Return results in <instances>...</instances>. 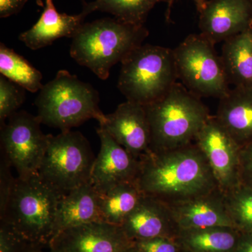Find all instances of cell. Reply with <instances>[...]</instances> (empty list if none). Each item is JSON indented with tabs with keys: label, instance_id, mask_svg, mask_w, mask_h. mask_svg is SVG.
Returning a JSON list of instances; mask_svg holds the SVG:
<instances>
[{
	"label": "cell",
	"instance_id": "cell-1",
	"mask_svg": "<svg viewBox=\"0 0 252 252\" xmlns=\"http://www.w3.org/2000/svg\"><path fill=\"white\" fill-rule=\"evenodd\" d=\"M137 184L144 195L171 205L218 189L210 165L195 143L152 152L140 160Z\"/></svg>",
	"mask_w": 252,
	"mask_h": 252
},
{
	"label": "cell",
	"instance_id": "cell-2",
	"mask_svg": "<svg viewBox=\"0 0 252 252\" xmlns=\"http://www.w3.org/2000/svg\"><path fill=\"white\" fill-rule=\"evenodd\" d=\"M144 26L105 18L84 23L73 36L70 56L102 80L114 64L122 63L149 36Z\"/></svg>",
	"mask_w": 252,
	"mask_h": 252
},
{
	"label": "cell",
	"instance_id": "cell-3",
	"mask_svg": "<svg viewBox=\"0 0 252 252\" xmlns=\"http://www.w3.org/2000/svg\"><path fill=\"white\" fill-rule=\"evenodd\" d=\"M144 107L150 125L151 149L154 153L193 143L212 117L200 97L177 82L160 98Z\"/></svg>",
	"mask_w": 252,
	"mask_h": 252
},
{
	"label": "cell",
	"instance_id": "cell-4",
	"mask_svg": "<svg viewBox=\"0 0 252 252\" xmlns=\"http://www.w3.org/2000/svg\"><path fill=\"white\" fill-rule=\"evenodd\" d=\"M64 194L46 183L39 174L18 177L0 221L11 225L28 241L49 246L58 206Z\"/></svg>",
	"mask_w": 252,
	"mask_h": 252
},
{
	"label": "cell",
	"instance_id": "cell-5",
	"mask_svg": "<svg viewBox=\"0 0 252 252\" xmlns=\"http://www.w3.org/2000/svg\"><path fill=\"white\" fill-rule=\"evenodd\" d=\"M35 104L41 124L61 132L71 130L91 119H96L99 125L106 119L99 107L97 91L64 69L43 86Z\"/></svg>",
	"mask_w": 252,
	"mask_h": 252
},
{
	"label": "cell",
	"instance_id": "cell-6",
	"mask_svg": "<svg viewBox=\"0 0 252 252\" xmlns=\"http://www.w3.org/2000/svg\"><path fill=\"white\" fill-rule=\"evenodd\" d=\"M118 88L127 100L148 105L160 98L177 82L173 50L145 44L121 63Z\"/></svg>",
	"mask_w": 252,
	"mask_h": 252
},
{
	"label": "cell",
	"instance_id": "cell-7",
	"mask_svg": "<svg viewBox=\"0 0 252 252\" xmlns=\"http://www.w3.org/2000/svg\"><path fill=\"white\" fill-rule=\"evenodd\" d=\"M95 158L80 132L63 131L49 135L47 148L38 174L63 193L91 182Z\"/></svg>",
	"mask_w": 252,
	"mask_h": 252
},
{
	"label": "cell",
	"instance_id": "cell-8",
	"mask_svg": "<svg viewBox=\"0 0 252 252\" xmlns=\"http://www.w3.org/2000/svg\"><path fill=\"white\" fill-rule=\"evenodd\" d=\"M173 52L177 77L190 92L220 99L228 94L230 84L220 56L200 33L187 36Z\"/></svg>",
	"mask_w": 252,
	"mask_h": 252
},
{
	"label": "cell",
	"instance_id": "cell-9",
	"mask_svg": "<svg viewBox=\"0 0 252 252\" xmlns=\"http://www.w3.org/2000/svg\"><path fill=\"white\" fill-rule=\"evenodd\" d=\"M39 118L21 111L1 125V153L26 178L38 174L47 148L49 135L41 130Z\"/></svg>",
	"mask_w": 252,
	"mask_h": 252
},
{
	"label": "cell",
	"instance_id": "cell-10",
	"mask_svg": "<svg viewBox=\"0 0 252 252\" xmlns=\"http://www.w3.org/2000/svg\"><path fill=\"white\" fill-rule=\"evenodd\" d=\"M194 143L206 157L218 188L223 193L240 185V147L215 116L203 126Z\"/></svg>",
	"mask_w": 252,
	"mask_h": 252
},
{
	"label": "cell",
	"instance_id": "cell-11",
	"mask_svg": "<svg viewBox=\"0 0 252 252\" xmlns=\"http://www.w3.org/2000/svg\"><path fill=\"white\" fill-rule=\"evenodd\" d=\"M101 142L100 151L95 158L91 183L99 194L109 191L126 182H137L141 162L118 144L103 127L97 130Z\"/></svg>",
	"mask_w": 252,
	"mask_h": 252
},
{
	"label": "cell",
	"instance_id": "cell-12",
	"mask_svg": "<svg viewBox=\"0 0 252 252\" xmlns=\"http://www.w3.org/2000/svg\"><path fill=\"white\" fill-rule=\"evenodd\" d=\"M132 246L122 226L100 220L68 228L49 245L63 252H123Z\"/></svg>",
	"mask_w": 252,
	"mask_h": 252
},
{
	"label": "cell",
	"instance_id": "cell-13",
	"mask_svg": "<svg viewBox=\"0 0 252 252\" xmlns=\"http://www.w3.org/2000/svg\"><path fill=\"white\" fill-rule=\"evenodd\" d=\"M99 126L138 160L152 153L150 125L142 104L128 100L119 104Z\"/></svg>",
	"mask_w": 252,
	"mask_h": 252
},
{
	"label": "cell",
	"instance_id": "cell-14",
	"mask_svg": "<svg viewBox=\"0 0 252 252\" xmlns=\"http://www.w3.org/2000/svg\"><path fill=\"white\" fill-rule=\"evenodd\" d=\"M198 13L200 34L214 45L252 27V0H209Z\"/></svg>",
	"mask_w": 252,
	"mask_h": 252
},
{
	"label": "cell",
	"instance_id": "cell-15",
	"mask_svg": "<svg viewBox=\"0 0 252 252\" xmlns=\"http://www.w3.org/2000/svg\"><path fill=\"white\" fill-rule=\"evenodd\" d=\"M122 228L132 243L158 237L176 238L180 230L170 206L146 195L126 219Z\"/></svg>",
	"mask_w": 252,
	"mask_h": 252
},
{
	"label": "cell",
	"instance_id": "cell-16",
	"mask_svg": "<svg viewBox=\"0 0 252 252\" xmlns=\"http://www.w3.org/2000/svg\"><path fill=\"white\" fill-rule=\"evenodd\" d=\"M180 230L233 227L224 194L220 189L195 198L168 205Z\"/></svg>",
	"mask_w": 252,
	"mask_h": 252
},
{
	"label": "cell",
	"instance_id": "cell-17",
	"mask_svg": "<svg viewBox=\"0 0 252 252\" xmlns=\"http://www.w3.org/2000/svg\"><path fill=\"white\" fill-rule=\"evenodd\" d=\"M46 6L37 22L28 31L21 33L19 39L32 50L51 45L60 38H73L84 24L87 12L80 14H61L55 7L53 0H45Z\"/></svg>",
	"mask_w": 252,
	"mask_h": 252
},
{
	"label": "cell",
	"instance_id": "cell-18",
	"mask_svg": "<svg viewBox=\"0 0 252 252\" xmlns=\"http://www.w3.org/2000/svg\"><path fill=\"white\" fill-rule=\"evenodd\" d=\"M215 117L240 148L252 144V86L230 89Z\"/></svg>",
	"mask_w": 252,
	"mask_h": 252
},
{
	"label": "cell",
	"instance_id": "cell-19",
	"mask_svg": "<svg viewBox=\"0 0 252 252\" xmlns=\"http://www.w3.org/2000/svg\"><path fill=\"white\" fill-rule=\"evenodd\" d=\"M98 196L91 182L64 193L58 206L52 240L68 228L91 222L102 221Z\"/></svg>",
	"mask_w": 252,
	"mask_h": 252
},
{
	"label": "cell",
	"instance_id": "cell-20",
	"mask_svg": "<svg viewBox=\"0 0 252 252\" xmlns=\"http://www.w3.org/2000/svg\"><path fill=\"white\" fill-rule=\"evenodd\" d=\"M220 56L230 85L252 86V27L223 41Z\"/></svg>",
	"mask_w": 252,
	"mask_h": 252
},
{
	"label": "cell",
	"instance_id": "cell-21",
	"mask_svg": "<svg viewBox=\"0 0 252 252\" xmlns=\"http://www.w3.org/2000/svg\"><path fill=\"white\" fill-rule=\"evenodd\" d=\"M240 233L233 227L180 230L176 240L190 252H235Z\"/></svg>",
	"mask_w": 252,
	"mask_h": 252
},
{
	"label": "cell",
	"instance_id": "cell-22",
	"mask_svg": "<svg viewBox=\"0 0 252 252\" xmlns=\"http://www.w3.org/2000/svg\"><path fill=\"white\" fill-rule=\"evenodd\" d=\"M143 195L136 182L120 184L107 193L99 194L101 220L122 226Z\"/></svg>",
	"mask_w": 252,
	"mask_h": 252
},
{
	"label": "cell",
	"instance_id": "cell-23",
	"mask_svg": "<svg viewBox=\"0 0 252 252\" xmlns=\"http://www.w3.org/2000/svg\"><path fill=\"white\" fill-rule=\"evenodd\" d=\"M168 0H94L83 2L84 11L90 14L94 11L108 13L119 21L144 26L147 16L152 9L160 2Z\"/></svg>",
	"mask_w": 252,
	"mask_h": 252
},
{
	"label": "cell",
	"instance_id": "cell-24",
	"mask_svg": "<svg viewBox=\"0 0 252 252\" xmlns=\"http://www.w3.org/2000/svg\"><path fill=\"white\" fill-rule=\"evenodd\" d=\"M0 72L3 77L31 93L40 91L44 86L41 73L3 43L0 45Z\"/></svg>",
	"mask_w": 252,
	"mask_h": 252
},
{
	"label": "cell",
	"instance_id": "cell-25",
	"mask_svg": "<svg viewBox=\"0 0 252 252\" xmlns=\"http://www.w3.org/2000/svg\"><path fill=\"white\" fill-rule=\"evenodd\" d=\"M223 194L235 228L240 233H252V189L240 184Z\"/></svg>",
	"mask_w": 252,
	"mask_h": 252
},
{
	"label": "cell",
	"instance_id": "cell-26",
	"mask_svg": "<svg viewBox=\"0 0 252 252\" xmlns=\"http://www.w3.org/2000/svg\"><path fill=\"white\" fill-rule=\"evenodd\" d=\"M25 89L9 80L0 77V122L1 124L9 119L26 99Z\"/></svg>",
	"mask_w": 252,
	"mask_h": 252
},
{
	"label": "cell",
	"instance_id": "cell-27",
	"mask_svg": "<svg viewBox=\"0 0 252 252\" xmlns=\"http://www.w3.org/2000/svg\"><path fill=\"white\" fill-rule=\"evenodd\" d=\"M32 244L8 223L0 221V252H23Z\"/></svg>",
	"mask_w": 252,
	"mask_h": 252
},
{
	"label": "cell",
	"instance_id": "cell-28",
	"mask_svg": "<svg viewBox=\"0 0 252 252\" xmlns=\"http://www.w3.org/2000/svg\"><path fill=\"white\" fill-rule=\"evenodd\" d=\"M133 247L140 252H182L183 250L176 238L167 237L137 240L133 242Z\"/></svg>",
	"mask_w": 252,
	"mask_h": 252
},
{
	"label": "cell",
	"instance_id": "cell-29",
	"mask_svg": "<svg viewBox=\"0 0 252 252\" xmlns=\"http://www.w3.org/2000/svg\"><path fill=\"white\" fill-rule=\"evenodd\" d=\"M12 165L4 154L1 153L0 160V217L4 215L10 195L12 191L15 180L11 174Z\"/></svg>",
	"mask_w": 252,
	"mask_h": 252
},
{
	"label": "cell",
	"instance_id": "cell-30",
	"mask_svg": "<svg viewBox=\"0 0 252 252\" xmlns=\"http://www.w3.org/2000/svg\"><path fill=\"white\" fill-rule=\"evenodd\" d=\"M240 184L252 189V144L240 150Z\"/></svg>",
	"mask_w": 252,
	"mask_h": 252
},
{
	"label": "cell",
	"instance_id": "cell-31",
	"mask_svg": "<svg viewBox=\"0 0 252 252\" xmlns=\"http://www.w3.org/2000/svg\"><path fill=\"white\" fill-rule=\"evenodd\" d=\"M28 0H0V17L8 18L18 14Z\"/></svg>",
	"mask_w": 252,
	"mask_h": 252
},
{
	"label": "cell",
	"instance_id": "cell-32",
	"mask_svg": "<svg viewBox=\"0 0 252 252\" xmlns=\"http://www.w3.org/2000/svg\"><path fill=\"white\" fill-rule=\"evenodd\" d=\"M235 252H252V233H241Z\"/></svg>",
	"mask_w": 252,
	"mask_h": 252
},
{
	"label": "cell",
	"instance_id": "cell-33",
	"mask_svg": "<svg viewBox=\"0 0 252 252\" xmlns=\"http://www.w3.org/2000/svg\"><path fill=\"white\" fill-rule=\"evenodd\" d=\"M175 1V0H168V1H167V8L166 13H165V18H166L167 22L170 21L172 5H173L174 1ZM193 1L195 3V6H196L197 10L199 11L205 6V4H206L209 0H193Z\"/></svg>",
	"mask_w": 252,
	"mask_h": 252
},
{
	"label": "cell",
	"instance_id": "cell-34",
	"mask_svg": "<svg viewBox=\"0 0 252 252\" xmlns=\"http://www.w3.org/2000/svg\"><path fill=\"white\" fill-rule=\"evenodd\" d=\"M44 248H45V246L37 245V244H32V245H31L29 248L26 249V250L23 252H39L41 249Z\"/></svg>",
	"mask_w": 252,
	"mask_h": 252
},
{
	"label": "cell",
	"instance_id": "cell-35",
	"mask_svg": "<svg viewBox=\"0 0 252 252\" xmlns=\"http://www.w3.org/2000/svg\"><path fill=\"white\" fill-rule=\"evenodd\" d=\"M39 252H63L60 250H55L54 248H50L49 246L45 247V248L41 249Z\"/></svg>",
	"mask_w": 252,
	"mask_h": 252
},
{
	"label": "cell",
	"instance_id": "cell-36",
	"mask_svg": "<svg viewBox=\"0 0 252 252\" xmlns=\"http://www.w3.org/2000/svg\"><path fill=\"white\" fill-rule=\"evenodd\" d=\"M123 252H140L139 251H137V250L135 248H134L133 246L131 247V248L127 249V250H125V251H124Z\"/></svg>",
	"mask_w": 252,
	"mask_h": 252
},
{
	"label": "cell",
	"instance_id": "cell-37",
	"mask_svg": "<svg viewBox=\"0 0 252 252\" xmlns=\"http://www.w3.org/2000/svg\"><path fill=\"white\" fill-rule=\"evenodd\" d=\"M36 4L41 7H44V3L43 2L42 0H35Z\"/></svg>",
	"mask_w": 252,
	"mask_h": 252
},
{
	"label": "cell",
	"instance_id": "cell-38",
	"mask_svg": "<svg viewBox=\"0 0 252 252\" xmlns=\"http://www.w3.org/2000/svg\"><path fill=\"white\" fill-rule=\"evenodd\" d=\"M182 252H190L187 251V250H184V249H183V250H182Z\"/></svg>",
	"mask_w": 252,
	"mask_h": 252
}]
</instances>
